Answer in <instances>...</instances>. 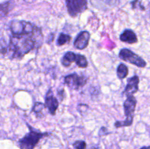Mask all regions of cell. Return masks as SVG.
Returning <instances> with one entry per match:
<instances>
[{
    "label": "cell",
    "instance_id": "11",
    "mask_svg": "<svg viewBox=\"0 0 150 149\" xmlns=\"http://www.w3.org/2000/svg\"><path fill=\"white\" fill-rule=\"evenodd\" d=\"M120 39L122 42L128 44H134L138 42V37L136 33L131 29H125L120 34Z\"/></svg>",
    "mask_w": 150,
    "mask_h": 149
},
{
    "label": "cell",
    "instance_id": "21",
    "mask_svg": "<svg viewBox=\"0 0 150 149\" xmlns=\"http://www.w3.org/2000/svg\"><path fill=\"white\" fill-rule=\"evenodd\" d=\"M91 149H100L99 147H92Z\"/></svg>",
    "mask_w": 150,
    "mask_h": 149
},
{
    "label": "cell",
    "instance_id": "20",
    "mask_svg": "<svg viewBox=\"0 0 150 149\" xmlns=\"http://www.w3.org/2000/svg\"><path fill=\"white\" fill-rule=\"evenodd\" d=\"M141 149H150V146H145V147H142Z\"/></svg>",
    "mask_w": 150,
    "mask_h": 149
},
{
    "label": "cell",
    "instance_id": "14",
    "mask_svg": "<svg viewBox=\"0 0 150 149\" xmlns=\"http://www.w3.org/2000/svg\"><path fill=\"white\" fill-rule=\"evenodd\" d=\"M76 64L80 68H86L88 66V61L85 56L81 54H76Z\"/></svg>",
    "mask_w": 150,
    "mask_h": 149
},
{
    "label": "cell",
    "instance_id": "17",
    "mask_svg": "<svg viewBox=\"0 0 150 149\" xmlns=\"http://www.w3.org/2000/svg\"><path fill=\"white\" fill-rule=\"evenodd\" d=\"M10 10V2L0 4V17H4L7 15Z\"/></svg>",
    "mask_w": 150,
    "mask_h": 149
},
{
    "label": "cell",
    "instance_id": "12",
    "mask_svg": "<svg viewBox=\"0 0 150 149\" xmlns=\"http://www.w3.org/2000/svg\"><path fill=\"white\" fill-rule=\"evenodd\" d=\"M76 54L72 51H68L62 58V64L64 67H69L73 62H76Z\"/></svg>",
    "mask_w": 150,
    "mask_h": 149
},
{
    "label": "cell",
    "instance_id": "13",
    "mask_svg": "<svg viewBox=\"0 0 150 149\" xmlns=\"http://www.w3.org/2000/svg\"><path fill=\"white\" fill-rule=\"evenodd\" d=\"M117 77H119V79L120 80H122V79H125L128 74V68H127V66L125 64H121L117 67Z\"/></svg>",
    "mask_w": 150,
    "mask_h": 149
},
{
    "label": "cell",
    "instance_id": "8",
    "mask_svg": "<svg viewBox=\"0 0 150 149\" xmlns=\"http://www.w3.org/2000/svg\"><path fill=\"white\" fill-rule=\"evenodd\" d=\"M90 39V34L87 31H82L76 36L73 45L76 48L79 50H83L89 45Z\"/></svg>",
    "mask_w": 150,
    "mask_h": 149
},
{
    "label": "cell",
    "instance_id": "16",
    "mask_svg": "<svg viewBox=\"0 0 150 149\" xmlns=\"http://www.w3.org/2000/svg\"><path fill=\"white\" fill-rule=\"evenodd\" d=\"M45 108V106L44 104L41 103V102H36V103L34 105L32 111L36 114L37 117H42V115H43L42 112Z\"/></svg>",
    "mask_w": 150,
    "mask_h": 149
},
{
    "label": "cell",
    "instance_id": "15",
    "mask_svg": "<svg viewBox=\"0 0 150 149\" xmlns=\"http://www.w3.org/2000/svg\"><path fill=\"white\" fill-rule=\"evenodd\" d=\"M70 40H71V37L70 35L67 34L61 33L59 35L57 43L59 46H62V45H65V44L70 42Z\"/></svg>",
    "mask_w": 150,
    "mask_h": 149
},
{
    "label": "cell",
    "instance_id": "10",
    "mask_svg": "<svg viewBox=\"0 0 150 149\" xmlns=\"http://www.w3.org/2000/svg\"><path fill=\"white\" fill-rule=\"evenodd\" d=\"M120 0H91L92 5L95 7L96 8L105 9L111 8L117 5Z\"/></svg>",
    "mask_w": 150,
    "mask_h": 149
},
{
    "label": "cell",
    "instance_id": "9",
    "mask_svg": "<svg viewBox=\"0 0 150 149\" xmlns=\"http://www.w3.org/2000/svg\"><path fill=\"white\" fill-rule=\"evenodd\" d=\"M139 76L134 75L127 80V86L124 91V94L127 96H133L134 93L139 91Z\"/></svg>",
    "mask_w": 150,
    "mask_h": 149
},
{
    "label": "cell",
    "instance_id": "3",
    "mask_svg": "<svg viewBox=\"0 0 150 149\" xmlns=\"http://www.w3.org/2000/svg\"><path fill=\"white\" fill-rule=\"evenodd\" d=\"M137 100L133 96H127L126 100L124 102V112L126 115V119L123 121H116L114 126L116 128H120L123 127H130L132 125L134 117V112L136 110Z\"/></svg>",
    "mask_w": 150,
    "mask_h": 149
},
{
    "label": "cell",
    "instance_id": "2",
    "mask_svg": "<svg viewBox=\"0 0 150 149\" xmlns=\"http://www.w3.org/2000/svg\"><path fill=\"white\" fill-rule=\"evenodd\" d=\"M29 131L19 140L18 144L21 149H34L38 145L40 140L43 137H47L49 134L48 132H41L31 127L29 124H26Z\"/></svg>",
    "mask_w": 150,
    "mask_h": 149
},
{
    "label": "cell",
    "instance_id": "6",
    "mask_svg": "<svg viewBox=\"0 0 150 149\" xmlns=\"http://www.w3.org/2000/svg\"><path fill=\"white\" fill-rule=\"evenodd\" d=\"M64 82L70 89L73 90H79L86 84L87 77L83 75H79L76 73H73L65 76Z\"/></svg>",
    "mask_w": 150,
    "mask_h": 149
},
{
    "label": "cell",
    "instance_id": "7",
    "mask_svg": "<svg viewBox=\"0 0 150 149\" xmlns=\"http://www.w3.org/2000/svg\"><path fill=\"white\" fill-rule=\"evenodd\" d=\"M44 105H45V108L48 110V112H50L51 115H55L59 108V102L57 98L54 95L52 89H49L47 92Z\"/></svg>",
    "mask_w": 150,
    "mask_h": 149
},
{
    "label": "cell",
    "instance_id": "4",
    "mask_svg": "<svg viewBox=\"0 0 150 149\" xmlns=\"http://www.w3.org/2000/svg\"><path fill=\"white\" fill-rule=\"evenodd\" d=\"M119 57L120 59L140 68H144L146 66V62L142 57L127 48H123L120 50L119 53Z\"/></svg>",
    "mask_w": 150,
    "mask_h": 149
},
{
    "label": "cell",
    "instance_id": "1",
    "mask_svg": "<svg viewBox=\"0 0 150 149\" xmlns=\"http://www.w3.org/2000/svg\"><path fill=\"white\" fill-rule=\"evenodd\" d=\"M11 36L1 53L10 58H21L41 47L43 41L42 31L30 22L18 20L10 29Z\"/></svg>",
    "mask_w": 150,
    "mask_h": 149
},
{
    "label": "cell",
    "instance_id": "19",
    "mask_svg": "<svg viewBox=\"0 0 150 149\" xmlns=\"http://www.w3.org/2000/svg\"><path fill=\"white\" fill-rule=\"evenodd\" d=\"M131 4L133 9L139 8L142 10H144V6L142 5V4H141V2L139 0H134V1H133L131 2Z\"/></svg>",
    "mask_w": 150,
    "mask_h": 149
},
{
    "label": "cell",
    "instance_id": "18",
    "mask_svg": "<svg viewBox=\"0 0 150 149\" xmlns=\"http://www.w3.org/2000/svg\"><path fill=\"white\" fill-rule=\"evenodd\" d=\"M73 146L75 149H86V143L83 140H76L73 143Z\"/></svg>",
    "mask_w": 150,
    "mask_h": 149
},
{
    "label": "cell",
    "instance_id": "5",
    "mask_svg": "<svg viewBox=\"0 0 150 149\" xmlns=\"http://www.w3.org/2000/svg\"><path fill=\"white\" fill-rule=\"evenodd\" d=\"M68 14L76 17L87 9V0H64Z\"/></svg>",
    "mask_w": 150,
    "mask_h": 149
}]
</instances>
